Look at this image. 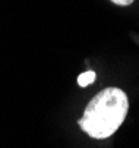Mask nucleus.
Instances as JSON below:
<instances>
[{"label": "nucleus", "instance_id": "2", "mask_svg": "<svg viewBox=\"0 0 139 148\" xmlns=\"http://www.w3.org/2000/svg\"><path fill=\"white\" fill-rule=\"evenodd\" d=\"M94 81H95V72H92V71L84 72V73H81L78 76V84L81 87H87V85H89V84L94 82Z\"/></svg>", "mask_w": 139, "mask_h": 148}, {"label": "nucleus", "instance_id": "1", "mask_svg": "<svg viewBox=\"0 0 139 148\" xmlns=\"http://www.w3.org/2000/svg\"><path fill=\"white\" fill-rule=\"evenodd\" d=\"M129 100L120 88H106L98 92L87 106L79 126L95 139L111 136L125 122Z\"/></svg>", "mask_w": 139, "mask_h": 148}, {"label": "nucleus", "instance_id": "3", "mask_svg": "<svg viewBox=\"0 0 139 148\" xmlns=\"http://www.w3.org/2000/svg\"><path fill=\"white\" fill-rule=\"evenodd\" d=\"M111 2L119 5V6H129V5L133 3V0H111Z\"/></svg>", "mask_w": 139, "mask_h": 148}]
</instances>
